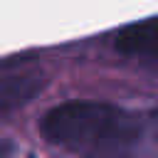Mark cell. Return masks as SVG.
Returning a JSON list of instances; mask_svg holds the SVG:
<instances>
[{
  "label": "cell",
  "instance_id": "cell-1",
  "mask_svg": "<svg viewBox=\"0 0 158 158\" xmlns=\"http://www.w3.org/2000/svg\"><path fill=\"white\" fill-rule=\"evenodd\" d=\"M40 131L54 146H62L81 158H128L143 138V118L123 106L72 99L52 106Z\"/></svg>",
  "mask_w": 158,
  "mask_h": 158
},
{
  "label": "cell",
  "instance_id": "cell-2",
  "mask_svg": "<svg viewBox=\"0 0 158 158\" xmlns=\"http://www.w3.org/2000/svg\"><path fill=\"white\" fill-rule=\"evenodd\" d=\"M47 84L42 69H20L0 77V118L30 104Z\"/></svg>",
  "mask_w": 158,
  "mask_h": 158
},
{
  "label": "cell",
  "instance_id": "cell-3",
  "mask_svg": "<svg viewBox=\"0 0 158 158\" xmlns=\"http://www.w3.org/2000/svg\"><path fill=\"white\" fill-rule=\"evenodd\" d=\"M116 49L123 54H158V15L126 25L116 37Z\"/></svg>",
  "mask_w": 158,
  "mask_h": 158
},
{
  "label": "cell",
  "instance_id": "cell-4",
  "mask_svg": "<svg viewBox=\"0 0 158 158\" xmlns=\"http://www.w3.org/2000/svg\"><path fill=\"white\" fill-rule=\"evenodd\" d=\"M0 158H12V143L0 141Z\"/></svg>",
  "mask_w": 158,
  "mask_h": 158
}]
</instances>
